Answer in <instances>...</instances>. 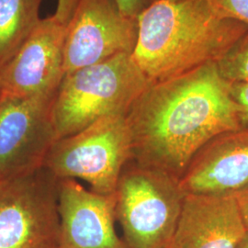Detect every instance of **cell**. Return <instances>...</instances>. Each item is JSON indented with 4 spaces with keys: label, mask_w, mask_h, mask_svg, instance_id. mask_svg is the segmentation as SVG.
<instances>
[{
    "label": "cell",
    "mask_w": 248,
    "mask_h": 248,
    "mask_svg": "<svg viewBox=\"0 0 248 248\" xmlns=\"http://www.w3.org/2000/svg\"><path fill=\"white\" fill-rule=\"evenodd\" d=\"M222 16L248 26V0H209Z\"/></svg>",
    "instance_id": "obj_15"
},
{
    "label": "cell",
    "mask_w": 248,
    "mask_h": 248,
    "mask_svg": "<svg viewBox=\"0 0 248 248\" xmlns=\"http://www.w3.org/2000/svg\"><path fill=\"white\" fill-rule=\"evenodd\" d=\"M247 227L232 193H186L170 248H237Z\"/></svg>",
    "instance_id": "obj_11"
},
{
    "label": "cell",
    "mask_w": 248,
    "mask_h": 248,
    "mask_svg": "<svg viewBox=\"0 0 248 248\" xmlns=\"http://www.w3.org/2000/svg\"><path fill=\"white\" fill-rule=\"evenodd\" d=\"M132 160L177 178L202 147L243 120L216 62L151 83L127 115Z\"/></svg>",
    "instance_id": "obj_1"
},
{
    "label": "cell",
    "mask_w": 248,
    "mask_h": 248,
    "mask_svg": "<svg viewBox=\"0 0 248 248\" xmlns=\"http://www.w3.org/2000/svg\"><path fill=\"white\" fill-rule=\"evenodd\" d=\"M186 193L176 177L131 160L116 188V220L130 248H169Z\"/></svg>",
    "instance_id": "obj_4"
},
{
    "label": "cell",
    "mask_w": 248,
    "mask_h": 248,
    "mask_svg": "<svg viewBox=\"0 0 248 248\" xmlns=\"http://www.w3.org/2000/svg\"><path fill=\"white\" fill-rule=\"evenodd\" d=\"M237 248H248V231L247 232L246 235L244 236L243 240L241 241V243H240Z\"/></svg>",
    "instance_id": "obj_20"
},
{
    "label": "cell",
    "mask_w": 248,
    "mask_h": 248,
    "mask_svg": "<svg viewBox=\"0 0 248 248\" xmlns=\"http://www.w3.org/2000/svg\"><path fill=\"white\" fill-rule=\"evenodd\" d=\"M138 34V18L125 15L115 0H81L67 24L65 75L119 54H133Z\"/></svg>",
    "instance_id": "obj_8"
},
{
    "label": "cell",
    "mask_w": 248,
    "mask_h": 248,
    "mask_svg": "<svg viewBox=\"0 0 248 248\" xmlns=\"http://www.w3.org/2000/svg\"><path fill=\"white\" fill-rule=\"evenodd\" d=\"M58 179L43 167L0 186V248L57 246Z\"/></svg>",
    "instance_id": "obj_6"
},
{
    "label": "cell",
    "mask_w": 248,
    "mask_h": 248,
    "mask_svg": "<svg viewBox=\"0 0 248 248\" xmlns=\"http://www.w3.org/2000/svg\"><path fill=\"white\" fill-rule=\"evenodd\" d=\"M185 193H234L248 186V124L202 147L179 179Z\"/></svg>",
    "instance_id": "obj_12"
},
{
    "label": "cell",
    "mask_w": 248,
    "mask_h": 248,
    "mask_svg": "<svg viewBox=\"0 0 248 248\" xmlns=\"http://www.w3.org/2000/svg\"><path fill=\"white\" fill-rule=\"evenodd\" d=\"M229 84L231 97L239 108L243 124H248V82Z\"/></svg>",
    "instance_id": "obj_17"
},
{
    "label": "cell",
    "mask_w": 248,
    "mask_h": 248,
    "mask_svg": "<svg viewBox=\"0 0 248 248\" xmlns=\"http://www.w3.org/2000/svg\"><path fill=\"white\" fill-rule=\"evenodd\" d=\"M44 0H0V69L17 53L42 18Z\"/></svg>",
    "instance_id": "obj_13"
},
{
    "label": "cell",
    "mask_w": 248,
    "mask_h": 248,
    "mask_svg": "<svg viewBox=\"0 0 248 248\" xmlns=\"http://www.w3.org/2000/svg\"><path fill=\"white\" fill-rule=\"evenodd\" d=\"M59 248L56 245H53V246H48V247H45V248Z\"/></svg>",
    "instance_id": "obj_21"
},
{
    "label": "cell",
    "mask_w": 248,
    "mask_h": 248,
    "mask_svg": "<svg viewBox=\"0 0 248 248\" xmlns=\"http://www.w3.org/2000/svg\"><path fill=\"white\" fill-rule=\"evenodd\" d=\"M150 84L130 53L65 75L52 109L56 139L78 133L107 116L127 115Z\"/></svg>",
    "instance_id": "obj_3"
},
{
    "label": "cell",
    "mask_w": 248,
    "mask_h": 248,
    "mask_svg": "<svg viewBox=\"0 0 248 248\" xmlns=\"http://www.w3.org/2000/svg\"><path fill=\"white\" fill-rule=\"evenodd\" d=\"M133 59L150 83L217 62L248 26L226 18L209 0L162 2L138 18Z\"/></svg>",
    "instance_id": "obj_2"
},
{
    "label": "cell",
    "mask_w": 248,
    "mask_h": 248,
    "mask_svg": "<svg viewBox=\"0 0 248 248\" xmlns=\"http://www.w3.org/2000/svg\"><path fill=\"white\" fill-rule=\"evenodd\" d=\"M54 98L0 96V182L44 167L57 141L52 115Z\"/></svg>",
    "instance_id": "obj_7"
},
{
    "label": "cell",
    "mask_w": 248,
    "mask_h": 248,
    "mask_svg": "<svg viewBox=\"0 0 248 248\" xmlns=\"http://www.w3.org/2000/svg\"><path fill=\"white\" fill-rule=\"evenodd\" d=\"M1 183H2V182H0V186H1Z\"/></svg>",
    "instance_id": "obj_22"
},
{
    "label": "cell",
    "mask_w": 248,
    "mask_h": 248,
    "mask_svg": "<svg viewBox=\"0 0 248 248\" xmlns=\"http://www.w3.org/2000/svg\"><path fill=\"white\" fill-rule=\"evenodd\" d=\"M80 2L81 0H57V7L54 16L62 23L67 25Z\"/></svg>",
    "instance_id": "obj_18"
},
{
    "label": "cell",
    "mask_w": 248,
    "mask_h": 248,
    "mask_svg": "<svg viewBox=\"0 0 248 248\" xmlns=\"http://www.w3.org/2000/svg\"><path fill=\"white\" fill-rule=\"evenodd\" d=\"M67 25L54 15L42 18L17 53L0 69V96L55 97L65 76Z\"/></svg>",
    "instance_id": "obj_9"
},
{
    "label": "cell",
    "mask_w": 248,
    "mask_h": 248,
    "mask_svg": "<svg viewBox=\"0 0 248 248\" xmlns=\"http://www.w3.org/2000/svg\"><path fill=\"white\" fill-rule=\"evenodd\" d=\"M121 10L125 15L138 18L144 11L153 6L162 2L176 1V0H115Z\"/></svg>",
    "instance_id": "obj_16"
},
{
    "label": "cell",
    "mask_w": 248,
    "mask_h": 248,
    "mask_svg": "<svg viewBox=\"0 0 248 248\" xmlns=\"http://www.w3.org/2000/svg\"><path fill=\"white\" fill-rule=\"evenodd\" d=\"M115 194L103 195L76 179L58 180L59 248H130L116 232Z\"/></svg>",
    "instance_id": "obj_10"
},
{
    "label": "cell",
    "mask_w": 248,
    "mask_h": 248,
    "mask_svg": "<svg viewBox=\"0 0 248 248\" xmlns=\"http://www.w3.org/2000/svg\"><path fill=\"white\" fill-rule=\"evenodd\" d=\"M132 158V136L126 115H110L57 140L44 167L58 180H82L94 192L112 195Z\"/></svg>",
    "instance_id": "obj_5"
},
{
    "label": "cell",
    "mask_w": 248,
    "mask_h": 248,
    "mask_svg": "<svg viewBox=\"0 0 248 248\" xmlns=\"http://www.w3.org/2000/svg\"><path fill=\"white\" fill-rule=\"evenodd\" d=\"M239 206L240 212L242 214L245 225L248 231V186L232 193Z\"/></svg>",
    "instance_id": "obj_19"
},
{
    "label": "cell",
    "mask_w": 248,
    "mask_h": 248,
    "mask_svg": "<svg viewBox=\"0 0 248 248\" xmlns=\"http://www.w3.org/2000/svg\"></svg>",
    "instance_id": "obj_23"
},
{
    "label": "cell",
    "mask_w": 248,
    "mask_h": 248,
    "mask_svg": "<svg viewBox=\"0 0 248 248\" xmlns=\"http://www.w3.org/2000/svg\"><path fill=\"white\" fill-rule=\"evenodd\" d=\"M216 64L222 78L228 83L248 82V31Z\"/></svg>",
    "instance_id": "obj_14"
}]
</instances>
